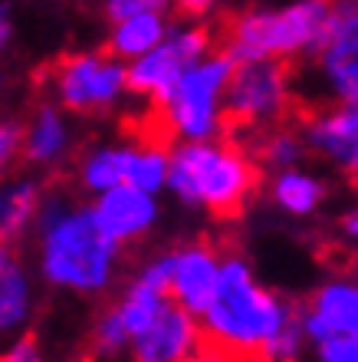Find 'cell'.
<instances>
[{
	"label": "cell",
	"mask_w": 358,
	"mask_h": 362,
	"mask_svg": "<svg viewBox=\"0 0 358 362\" xmlns=\"http://www.w3.org/2000/svg\"><path fill=\"white\" fill-rule=\"evenodd\" d=\"M210 49H214V37L204 23H198V20L171 23L158 47H151L145 57L125 63L129 93L145 99L151 109H158L165 103V95L171 93V86Z\"/></svg>",
	"instance_id": "obj_8"
},
{
	"label": "cell",
	"mask_w": 358,
	"mask_h": 362,
	"mask_svg": "<svg viewBox=\"0 0 358 362\" xmlns=\"http://www.w3.org/2000/svg\"><path fill=\"white\" fill-rule=\"evenodd\" d=\"M37 306V290L23 267L0 280V339H13L27 329Z\"/></svg>",
	"instance_id": "obj_22"
},
{
	"label": "cell",
	"mask_w": 358,
	"mask_h": 362,
	"mask_svg": "<svg viewBox=\"0 0 358 362\" xmlns=\"http://www.w3.org/2000/svg\"><path fill=\"white\" fill-rule=\"evenodd\" d=\"M260 158H263L273 172H283V168H292V165H302V158H306V145H302L299 132L273 129V132L263 139Z\"/></svg>",
	"instance_id": "obj_23"
},
{
	"label": "cell",
	"mask_w": 358,
	"mask_h": 362,
	"mask_svg": "<svg viewBox=\"0 0 358 362\" xmlns=\"http://www.w3.org/2000/svg\"><path fill=\"white\" fill-rule=\"evenodd\" d=\"M339 228H342V238L355 244V240H358V211L355 208L342 214V224H339Z\"/></svg>",
	"instance_id": "obj_31"
},
{
	"label": "cell",
	"mask_w": 358,
	"mask_h": 362,
	"mask_svg": "<svg viewBox=\"0 0 358 362\" xmlns=\"http://www.w3.org/2000/svg\"><path fill=\"white\" fill-rule=\"evenodd\" d=\"M93 221L115 247H129L135 240H142L145 234L155 230L161 218L158 194H148L132 185H115V188L95 194L93 204Z\"/></svg>",
	"instance_id": "obj_12"
},
{
	"label": "cell",
	"mask_w": 358,
	"mask_h": 362,
	"mask_svg": "<svg viewBox=\"0 0 358 362\" xmlns=\"http://www.w3.org/2000/svg\"><path fill=\"white\" fill-rule=\"evenodd\" d=\"M49 89L53 105H59L66 115H109L129 95L125 63L109 57L105 49H79L53 66Z\"/></svg>",
	"instance_id": "obj_6"
},
{
	"label": "cell",
	"mask_w": 358,
	"mask_h": 362,
	"mask_svg": "<svg viewBox=\"0 0 358 362\" xmlns=\"http://www.w3.org/2000/svg\"><path fill=\"white\" fill-rule=\"evenodd\" d=\"M10 37H13V17H10L7 7H0V53L10 43Z\"/></svg>",
	"instance_id": "obj_33"
},
{
	"label": "cell",
	"mask_w": 358,
	"mask_h": 362,
	"mask_svg": "<svg viewBox=\"0 0 358 362\" xmlns=\"http://www.w3.org/2000/svg\"><path fill=\"white\" fill-rule=\"evenodd\" d=\"M47 191L33 175H4L0 178V244H17L33 230Z\"/></svg>",
	"instance_id": "obj_17"
},
{
	"label": "cell",
	"mask_w": 358,
	"mask_h": 362,
	"mask_svg": "<svg viewBox=\"0 0 358 362\" xmlns=\"http://www.w3.org/2000/svg\"><path fill=\"white\" fill-rule=\"evenodd\" d=\"M168 158H171V145L158 142V139H138V142H129L125 185L142 188V191H148V194L165 191V181H168Z\"/></svg>",
	"instance_id": "obj_21"
},
{
	"label": "cell",
	"mask_w": 358,
	"mask_h": 362,
	"mask_svg": "<svg viewBox=\"0 0 358 362\" xmlns=\"http://www.w3.org/2000/svg\"><path fill=\"white\" fill-rule=\"evenodd\" d=\"M17 267H20L17 250L10 247V244H0V280H4V276H10Z\"/></svg>",
	"instance_id": "obj_30"
},
{
	"label": "cell",
	"mask_w": 358,
	"mask_h": 362,
	"mask_svg": "<svg viewBox=\"0 0 358 362\" xmlns=\"http://www.w3.org/2000/svg\"><path fill=\"white\" fill-rule=\"evenodd\" d=\"M292 105V73L286 63L276 59H250L234 63V73L227 79L224 112L227 122L263 129L276 125Z\"/></svg>",
	"instance_id": "obj_9"
},
{
	"label": "cell",
	"mask_w": 358,
	"mask_h": 362,
	"mask_svg": "<svg viewBox=\"0 0 358 362\" xmlns=\"http://www.w3.org/2000/svg\"><path fill=\"white\" fill-rule=\"evenodd\" d=\"M326 13L329 0H290L283 7H250L230 20L224 49L234 57V63H250V59L290 63L312 57Z\"/></svg>",
	"instance_id": "obj_4"
},
{
	"label": "cell",
	"mask_w": 358,
	"mask_h": 362,
	"mask_svg": "<svg viewBox=\"0 0 358 362\" xmlns=\"http://www.w3.org/2000/svg\"><path fill=\"white\" fill-rule=\"evenodd\" d=\"M322 89L342 105H358V0H329L312 49Z\"/></svg>",
	"instance_id": "obj_10"
},
{
	"label": "cell",
	"mask_w": 358,
	"mask_h": 362,
	"mask_svg": "<svg viewBox=\"0 0 358 362\" xmlns=\"http://www.w3.org/2000/svg\"><path fill=\"white\" fill-rule=\"evenodd\" d=\"M171 0H105V17L109 23L129 17H145V13H168Z\"/></svg>",
	"instance_id": "obj_25"
},
{
	"label": "cell",
	"mask_w": 358,
	"mask_h": 362,
	"mask_svg": "<svg viewBox=\"0 0 358 362\" xmlns=\"http://www.w3.org/2000/svg\"><path fill=\"white\" fill-rule=\"evenodd\" d=\"M171 4H178V7L184 10L191 20H198V17H204V13H210L220 0H171Z\"/></svg>",
	"instance_id": "obj_29"
},
{
	"label": "cell",
	"mask_w": 358,
	"mask_h": 362,
	"mask_svg": "<svg viewBox=\"0 0 358 362\" xmlns=\"http://www.w3.org/2000/svg\"><path fill=\"white\" fill-rule=\"evenodd\" d=\"M0 362H47V353L33 336H13L0 349Z\"/></svg>",
	"instance_id": "obj_28"
},
{
	"label": "cell",
	"mask_w": 358,
	"mask_h": 362,
	"mask_svg": "<svg viewBox=\"0 0 358 362\" xmlns=\"http://www.w3.org/2000/svg\"><path fill=\"white\" fill-rule=\"evenodd\" d=\"M234 73V57L227 49H210L171 86L158 105L161 129L174 142H204L217 139L227 125L224 95Z\"/></svg>",
	"instance_id": "obj_5"
},
{
	"label": "cell",
	"mask_w": 358,
	"mask_h": 362,
	"mask_svg": "<svg viewBox=\"0 0 358 362\" xmlns=\"http://www.w3.org/2000/svg\"><path fill=\"white\" fill-rule=\"evenodd\" d=\"M302 349H306V336H302L299 316L286 323L280 333L266 343V349L260 353V362H299Z\"/></svg>",
	"instance_id": "obj_24"
},
{
	"label": "cell",
	"mask_w": 358,
	"mask_h": 362,
	"mask_svg": "<svg viewBox=\"0 0 358 362\" xmlns=\"http://www.w3.org/2000/svg\"><path fill=\"white\" fill-rule=\"evenodd\" d=\"M224 254L208 240H188L168 250V300L184 313L201 316L217 293Z\"/></svg>",
	"instance_id": "obj_11"
},
{
	"label": "cell",
	"mask_w": 358,
	"mask_h": 362,
	"mask_svg": "<svg viewBox=\"0 0 358 362\" xmlns=\"http://www.w3.org/2000/svg\"><path fill=\"white\" fill-rule=\"evenodd\" d=\"M168 27H171L168 13H145V17L115 20L109 27L105 53L115 57L119 63H132V59L145 57L151 47H158L161 37L168 33Z\"/></svg>",
	"instance_id": "obj_19"
},
{
	"label": "cell",
	"mask_w": 358,
	"mask_h": 362,
	"mask_svg": "<svg viewBox=\"0 0 358 362\" xmlns=\"http://www.w3.org/2000/svg\"><path fill=\"white\" fill-rule=\"evenodd\" d=\"M316 362H358V336H332L312 346Z\"/></svg>",
	"instance_id": "obj_26"
},
{
	"label": "cell",
	"mask_w": 358,
	"mask_h": 362,
	"mask_svg": "<svg viewBox=\"0 0 358 362\" xmlns=\"http://www.w3.org/2000/svg\"><path fill=\"white\" fill-rule=\"evenodd\" d=\"M198 349H204L198 316L184 313L168 300L151 316V323L132 336L125 353L132 362H188Z\"/></svg>",
	"instance_id": "obj_13"
},
{
	"label": "cell",
	"mask_w": 358,
	"mask_h": 362,
	"mask_svg": "<svg viewBox=\"0 0 358 362\" xmlns=\"http://www.w3.org/2000/svg\"><path fill=\"white\" fill-rule=\"evenodd\" d=\"M73 122L59 105L47 103L20 125V158L33 168H56L73 155Z\"/></svg>",
	"instance_id": "obj_16"
},
{
	"label": "cell",
	"mask_w": 358,
	"mask_h": 362,
	"mask_svg": "<svg viewBox=\"0 0 358 362\" xmlns=\"http://www.w3.org/2000/svg\"><path fill=\"white\" fill-rule=\"evenodd\" d=\"M168 303V250L158 257L145 260L142 267L135 270V276L125 284L109 310H105L93 326V349L95 359H115L125 356L132 336L151 323V316L158 313L161 306Z\"/></svg>",
	"instance_id": "obj_7"
},
{
	"label": "cell",
	"mask_w": 358,
	"mask_h": 362,
	"mask_svg": "<svg viewBox=\"0 0 358 362\" xmlns=\"http://www.w3.org/2000/svg\"><path fill=\"white\" fill-rule=\"evenodd\" d=\"M188 362H240V359H234V356H224V353H217V349H210V346H204V349H198V353L191 356Z\"/></svg>",
	"instance_id": "obj_32"
},
{
	"label": "cell",
	"mask_w": 358,
	"mask_h": 362,
	"mask_svg": "<svg viewBox=\"0 0 358 362\" xmlns=\"http://www.w3.org/2000/svg\"><path fill=\"white\" fill-rule=\"evenodd\" d=\"M306 152L329 162L335 172H358V105L335 103L332 109L312 112L299 129Z\"/></svg>",
	"instance_id": "obj_15"
},
{
	"label": "cell",
	"mask_w": 358,
	"mask_h": 362,
	"mask_svg": "<svg viewBox=\"0 0 358 362\" xmlns=\"http://www.w3.org/2000/svg\"><path fill=\"white\" fill-rule=\"evenodd\" d=\"M306 343L316 346L332 336H358V284L355 276H326L299 310Z\"/></svg>",
	"instance_id": "obj_14"
},
{
	"label": "cell",
	"mask_w": 358,
	"mask_h": 362,
	"mask_svg": "<svg viewBox=\"0 0 358 362\" xmlns=\"http://www.w3.org/2000/svg\"><path fill=\"white\" fill-rule=\"evenodd\" d=\"M296 316L299 306L266 286L250 267V260L230 254L220 264L214 300L198 316V323L204 346L240 362H260L266 343Z\"/></svg>",
	"instance_id": "obj_1"
},
{
	"label": "cell",
	"mask_w": 358,
	"mask_h": 362,
	"mask_svg": "<svg viewBox=\"0 0 358 362\" xmlns=\"http://www.w3.org/2000/svg\"><path fill=\"white\" fill-rule=\"evenodd\" d=\"M33 228L40 276L49 286L73 296H95L112 286L122 247L95 228L89 204L47 198Z\"/></svg>",
	"instance_id": "obj_2"
},
{
	"label": "cell",
	"mask_w": 358,
	"mask_h": 362,
	"mask_svg": "<svg viewBox=\"0 0 358 362\" xmlns=\"http://www.w3.org/2000/svg\"><path fill=\"white\" fill-rule=\"evenodd\" d=\"M125 158H129V142H102L85 148L76 162L79 188L95 198L115 185H125Z\"/></svg>",
	"instance_id": "obj_20"
},
{
	"label": "cell",
	"mask_w": 358,
	"mask_h": 362,
	"mask_svg": "<svg viewBox=\"0 0 358 362\" xmlns=\"http://www.w3.org/2000/svg\"><path fill=\"white\" fill-rule=\"evenodd\" d=\"M20 162V125L10 119H0V178L13 172Z\"/></svg>",
	"instance_id": "obj_27"
},
{
	"label": "cell",
	"mask_w": 358,
	"mask_h": 362,
	"mask_svg": "<svg viewBox=\"0 0 358 362\" xmlns=\"http://www.w3.org/2000/svg\"><path fill=\"white\" fill-rule=\"evenodd\" d=\"M270 198L286 218H312L329 198V185L322 181V175L309 172L306 165H292L283 172H273Z\"/></svg>",
	"instance_id": "obj_18"
},
{
	"label": "cell",
	"mask_w": 358,
	"mask_h": 362,
	"mask_svg": "<svg viewBox=\"0 0 358 362\" xmlns=\"http://www.w3.org/2000/svg\"><path fill=\"white\" fill-rule=\"evenodd\" d=\"M260 185L256 158L244 145L227 139L204 142H174L168 158L165 188L191 211L210 218H234Z\"/></svg>",
	"instance_id": "obj_3"
}]
</instances>
